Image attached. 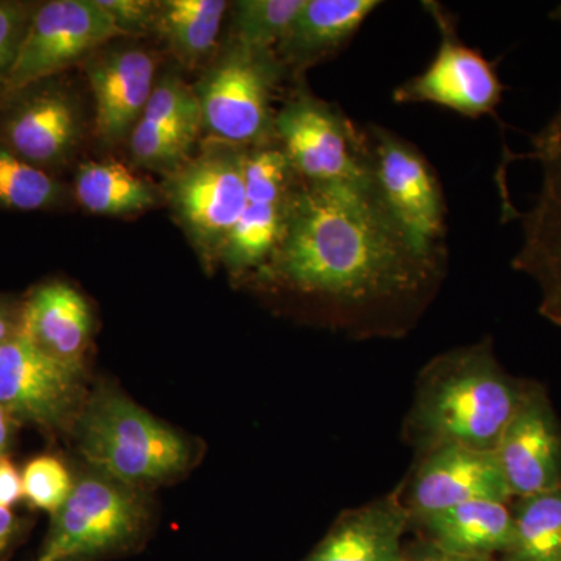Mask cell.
<instances>
[{
    "instance_id": "6da1fadb",
    "label": "cell",
    "mask_w": 561,
    "mask_h": 561,
    "mask_svg": "<svg viewBox=\"0 0 561 561\" xmlns=\"http://www.w3.org/2000/svg\"><path fill=\"white\" fill-rule=\"evenodd\" d=\"M257 273L351 337H401L437 297L448 247L413 238L373 184L298 181L283 238Z\"/></svg>"
},
{
    "instance_id": "7a4b0ae2",
    "label": "cell",
    "mask_w": 561,
    "mask_h": 561,
    "mask_svg": "<svg viewBox=\"0 0 561 561\" xmlns=\"http://www.w3.org/2000/svg\"><path fill=\"white\" fill-rule=\"evenodd\" d=\"M527 383L502 367L490 337L438 354L420 371L402 437L419 457L445 446L494 453Z\"/></svg>"
},
{
    "instance_id": "3957f363",
    "label": "cell",
    "mask_w": 561,
    "mask_h": 561,
    "mask_svg": "<svg viewBox=\"0 0 561 561\" xmlns=\"http://www.w3.org/2000/svg\"><path fill=\"white\" fill-rule=\"evenodd\" d=\"M72 432L91 470L140 489L175 481L195 460L186 435L110 383L88 393Z\"/></svg>"
},
{
    "instance_id": "277c9868",
    "label": "cell",
    "mask_w": 561,
    "mask_h": 561,
    "mask_svg": "<svg viewBox=\"0 0 561 561\" xmlns=\"http://www.w3.org/2000/svg\"><path fill=\"white\" fill-rule=\"evenodd\" d=\"M51 516L38 559L102 561L135 551L147 537L151 511L146 491L91 470L73 483Z\"/></svg>"
},
{
    "instance_id": "5b68a950",
    "label": "cell",
    "mask_w": 561,
    "mask_h": 561,
    "mask_svg": "<svg viewBox=\"0 0 561 561\" xmlns=\"http://www.w3.org/2000/svg\"><path fill=\"white\" fill-rule=\"evenodd\" d=\"M273 128L302 183L371 184L367 133L337 105L298 88L276 113Z\"/></svg>"
},
{
    "instance_id": "8992f818",
    "label": "cell",
    "mask_w": 561,
    "mask_h": 561,
    "mask_svg": "<svg viewBox=\"0 0 561 561\" xmlns=\"http://www.w3.org/2000/svg\"><path fill=\"white\" fill-rule=\"evenodd\" d=\"M286 69L275 51L232 43L195 92L202 124L219 142L253 149L275 140L272 102Z\"/></svg>"
},
{
    "instance_id": "52a82bcc",
    "label": "cell",
    "mask_w": 561,
    "mask_h": 561,
    "mask_svg": "<svg viewBox=\"0 0 561 561\" xmlns=\"http://www.w3.org/2000/svg\"><path fill=\"white\" fill-rule=\"evenodd\" d=\"M423 9L440 32V46L420 76L393 91L394 103H432L470 119L491 116L500 122L497 108L505 87L497 76L496 62L486 60L460 38L457 18L440 2L426 0Z\"/></svg>"
},
{
    "instance_id": "ba28073f",
    "label": "cell",
    "mask_w": 561,
    "mask_h": 561,
    "mask_svg": "<svg viewBox=\"0 0 561 561\" xmlns=\"http://www.w3.org/2000/svg\"><path fill=\"white\" fill-rule=\"evenodd\" d=\"M530 139L526 158L540 164L541 183L531 208L516 214L523 241L512 267L537 283L538 312L561 328V99L551 119Z\"/></svg>"
},
{
    "instance_id": "9c48e42d",
    "label": "cell",
    "mask_w": 561,
    "mask_h": 561,
    "mask_svg": "<svg viewBox=\"0 0 561 561\" xmlns=\"http://www.w3.org/2000/svg\"><path fill=\"white\" fill-rule=\"evenodd\" d=\"M371 184L383 206L420 242L446 247V202L434 165L408 139L381 125L365 127Z\"/></svg>"
},
{
    "instance_id": "30bf717a",
    "label": "cell",
    "mask_w": 561,
    "mask_h": 561,
    "mask_svg": "<svg viewBox=\"0 0 561 561\" xmlns=\"http://www.w3.org/2000/svg\"><path fill=\"white\" fill-rule=\"evenodd\" d=\"M87 398L81 368L54 359L21 334L0 345V405L14 423L72 431Z\"/></svg>"
},
{
    "instance_id": "8fae6325",
    "label": "cell",
    "mask_w": 561,
    "mask_h": 561,
    "mask_svg": "<svg viewBox=\"0 0 561 561\" xmlns=\"http://www.w3.org/2000/svg\"><path fill=\"white\" fill-rule=\"evenodd\" d=\"M219 142L168 181L169 201L203 247L224 253L245 208V151Z\"/></svg>"
},
{
    "instance_id": "7c38bea8",
    "label": "cell",
    "mask_w": 561,
    "mask_h": 561,
    "mask_svg": "<svg viewBox=\"0 0 561 561\" xmlns=\"http://www.w3.org/2000/svg\"><path fill=\"white\" fill-rule=\"evenodd\" d=\"M122 35L95 0H51L35 7L5 94L51 79L88 51Z\"/></svg>"
},
{
    "instance_id": "4fadbf2b",
    "label": "cell",
    "mask_w": 561,
    "mask_h": 561,
    "mask_svg": "<svg viewBox=\"0 0 561 561\" xmlns=\"http://www.w3.org/2000/svg\"><path fill=\"white\" fill-rule=\"evenodd\" d=\"M243 175L245 208L221 254L232 272H257L283 238L291 194L300 180L276 139L245 151Z\"/></svg>"
},
{
    "instance_id": "5bb4252c",
    "label": "cell",
    "mask_w": 561,
    "mask_h": 561,
    "mask_svg": "<svg viewBox=\"0 0 561 561\" xmlns=\"http://www.w3.org/2000/svg\"><path fill=\"white\" fill-rule=\"evenodd\" d=\"M398 490L409 523L463 502L513 501L496 454L461 446H445L420 456Z\"/></svg>"
},
{
    "instance_id": "9a60e30c",
    "label": "cell",
    "mask_w": 561,
    "mask_h": 561,
    "mask_svg": "<svg viewBox=\"0 0 561 561\" xmlns=\"http://www.w3.org/2000/svg\"><path fill=\"white\" fill-rule=\"evenodd\" d=\"M80 130L73 99L46 80L0 99V146L43 171L69 157Z\"/></svg>"
},
{
    "instance_id": "2e32d148",
    "label": "cell",
    "mask_w": 561,
    "mask_h": 561,
    "mask_svg": "<svg viewBox=\"0 0 561 561\" xmlns=\"http://www.w3.org/2000/svg\"><path fill=\"white\" fill-rule=\"evenodd\" d=\"M494 454L513 500L561 486V421L542 383H527Z\"/></svg>"
},
{
    "instance_id": "e0dca14e",
    "label": "cell",
    "mask_w": 561,
    "mask_h": 561,
    "mask_svg": "<svg viewBox=\"0 0 561 561\" xmlns=\"http://www.w3.org/2000/svg\"><path fill=\"white\" fill-rule=\"evenodd\" d=\"M409 516L400 490L343 512L301 561H401Z\"/></svg>"
},
{
    "instance_id": "ac0fdd59",
    "label": "cell",
    "mask_w": 561,
    "mask_h": 561,
    "mask_svg": "<svg viewBox=\"0 0 561 561\" xmlns=\"http://www.w3.org/2000/svg\"><path fill=\"white\" fill-rule=\"evenodd\" d=\"M95 102V133L114 144L136 127L153 92L154 61L149 51L122 49L88 66Z\"/></svg>"
},
{
    "instance_id": "d6986e66",
    "label": "cell",
    "mask_w": 561,
    "mask_h": 561,
    "mask_svg": "<svg viewBox=\"0 0 561 561\" xmlns=\"http://www.w3.org/2000/svg\"><path fill=\"white\" fill-rule=\"evenodd\" d=\"M91 334L90 305L69 284H41L22 305L21 335L62 364L84 370Z\"/></svg>"
},
{
    "instance_id": "ffe728a7",
    "label": "cell",
    "mask_w": 561,
    "mask_h": 561,
    "mask_svg": "<svg viewBox=\"0 0 561 561\" xmlns=\"http://www.w3.org/2000/svg\"><path fill=\"white\" fill-rule=\"evenodd\" d=\"M378 0H305L275 55L286 72L300 73L335 57L378 9Z\"/></svg>"
},
{
    "instance_id": "44dd1931",
    "label": "cell",
    "mask_w": 561,
    "mask_h": 561,
    "mask_svg": "<svg viewBox=\"0 0 561 561\" xmlns=\"http://www.w3.org/2000/svg\"><path fill=\"white\" fill-rule=\"evenodd\" d=\"M511 504L489 500L463 502L415 519L409 523V529L415 527L421 540L443 551L497 560L512 541Z\"/></svg>"
},
{
    "instance_id": "7402d4cb",
    "label": "cell",
    "mask_w": 561,
    "mask_h": 561,
    "mask_svg": "<svg viewBox=\"0 0 561 561\" xmlns=\"http://www.w3.org/2000/svg\"><path fill=\"white\" fill-rule=\"evenodd\" d=\"M513 531L497 561H561V486L512 504Z\"/></svg>"
},
{
    "instance_id": "603a6c76",
    "label": "cell",
    "mask_w": 561,
    "mask_h": 561,
    "mask_svg": "<svg viewBox=\"0 0 561 561\" xmlns=\"http://www.w3.org/2000/svg\"><path fill=\"white\" fill-rule=\"evenodd\" d=\"M227 9L224 0H168L158 3L157 24L176 57L194 65L216 46Z\"/></svg>"
},
{
    "instance_id": "cb8c5ba5",
    "label": "cell",
    "mask_w": 561,
    "mask_h": 561,
    "mask_svg": "<svg viewBox=\"0 0 561 561\" xmlns=\"http://www.w3.org/2000/svg\"><path fill=\"white\" fill-rule=\"evenodd\" d=\"M77 198L94 214H130L150 208L153 191L119 162H88L77 173Z\"/></svg>"
},
{
    "instance_id": "d4e9b609",
    "label": "cell",
    "mask_w": 561,
    "mask_h": 561,
    "mask_svg": "<svg viewBox=\"0 0 561 561\" xmlns=\"http://www.w3.org/2000/svg\"><path fill=\"white\" fill-rule=\"evenodd\" d=\"M201 125V106L168 125H150L139 121L130 136L131 157L149 168H176L197 139Z\"/></svg>"
},
{
    "instance_id": "484cf974",
    "label": "cell",
    "mask_w": 561,
    "mask_h": 561,
    "mask_svg": "<svg viewBox=\"0 0 561 561\" xmlns=\"http://www.w3.org/2000/svg\"><path fill=\"white\" fill-rule=\"evenodd\" d=\"M305 0H241L234 3L232 43L247 49L275 51L300 13Z\"/></svg>"
},
{
    "instance_id": "4316f807",
    "label": "cell",
    "mask_w": 561,
    "mask_h": 561,
    "mask_svg": "<svg viewBox=\"0 0 561 561\" xmlns=\"http://www.w3.org/2000/svg\"><path fill=\"white\" fill-rule=\"evenodd\" d=\"M60 197V184L49 173L0 146V208L46 209Z\"/></svg>"
},
{
    "instance_id": "83f0119b",
    "label": "cell",
    "mask_w": 561,
    "mask_h": 561,
    "mask_svg": "<svg viewBox=\"0 0 561 561\" xmlns=\"http://www.w3.org/2000/svg\"><path fill=\"white\" fill-rule=\"evenodd\" d=\"M72 476L60 459L41 456L28 461L22 471L24 497L33 507L54 515L68 501L73 489Z\"/></svg>"
},
{
    "instance_id": "f1b7e54d",
    "label": "cell",
    "mask_w": 561,
    "mask_h": 561,
    "mask_svg": "<svg viewBox=\"0 0 561 561\" xmlns=\"http://www.w3.org/2000/svg\"><path fill=\"white\" fill-rule=\"evenodd\" d=\"M35 7L24 2H0V99Z\"/></svg>"
},
{
    "instance_id": "f546056e",
    "label": "cell",
    "mask_w": 561,
    "mask_h": 561,
    "mask_svg": "<svg viewBox=\"0 0 561 561\" xmlns=\"http://www.w3.org/2000/svg\"><path fill=\"white\" fill-rule=\"evenodd\" d=\"M122 33L142 31L157 21L158 3L147 0H95Z\"/></svg>"
},
{
    "instance_id": "4dcf8cb0",
    "label": "cell",
    "mask_w": 561,
    "mask_h": 561,
    "mask_svg": "<svg viewBox=\"0 0 561 561\" xmlns=\"http://www.w3.org/2000/svg\"><path fill=\"white\" fill-rule=\"evenodd\" d=\"M401 561H497L496 559H483V557H467L443 551L437 546L426 540L404 542Z\"/></svg>"
},
{
    "instance_id": "1f68e13d",
    "label": "cell",
    "mask_w": 561,
    "mask_h": 561,
    "mask_svg": "<svg viewBox=\"0 0 561 561\" xmlns=\"http://www.w3.org/2000/svg\"><path fill=\"white\" fill-rule=\"evenodd\" d=\"M24 497L22 474L10 457L0 456V507L11 508Z\"/></svg>"
},
{
    "instance_id": "d6a6232c",
    "label": "cell",
    "mask_w": 561,
    "mask_h": 561,
    "mask_svg": "<svg viewBox=\"0 0 561 561\" xmlns=\"http://www.w3.org/2000/svg\"><path fill=\"white\" fill-rule=\"evenodd\" d=\"M21 531V519L11 508L0 507V561L9 556L11 548L20 540Z\"/></svg>"
},
{
    "instance_id": "836d02e7",
    "label": "cell",
    "mask_w": 561,
    "mask_h": 561,
    "mask_svg": "<svg viewBox=\"0 0 561 561\" xmlns=\"http://www.w3.org/2000/svg\"><path fill=\"white\" fill-rule=\"evenodd\" d=\"M22 306L0 300V345L13 341L21 334Z\"/></svg>"
},
{
    "instance_id": "e575fe53",
    "label": "cell",
    "mask_w": 561,
    "mask_h": 561,
    "mask_svg": "<svg viewBox=\"0 0 561 561\" xmlns=\"http://www.w3.org/2000/svg\"><path fill=\"white\" fill-rule=\"evenodd\" d=\"M13 423L9 412L0 405V456H7V451H9Z\"/></svg>"
},
{
    "instance_id": "d590c367",
    "label": "cell",
    "mask_w": 561,
    "mask_h": 561,
    "mask_svg": "<svg viewBox=\"0 0 561 561\" xmlns=\"http://www.w3.org/2000/svg\"><path fill=\"white\" fill-rule=\"evenodd\" d=\"M551 20L561 22V5L557 7V9L552 11Z\"/></svg>"
},
{
    "instance_id": "8d00e7d4",
    "label": "cell",
    "mask_w": 561,
    "mask_h": 561,
    "mask_svg": "<svg viewBox=\"0 0 561 561\" xmlns=\"http://www.w3.org/2000/svg\"><path fill=\"white\" fill-rule=\"evenodd\" d=\"M35 561H44V560H41V559H36Z\"/></svg>"
}]
</instances>
